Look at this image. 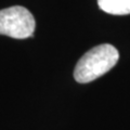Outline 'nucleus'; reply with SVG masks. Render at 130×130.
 <instances>
[{
	"label": "nucleus",
	"mask_w": 130,
	"mask_h": 130,
	"mask_svg": "<svg viewBox=\"0 0 130 130\" xmlns=\"http://www.w3.org/2000/svg\"><path fill=\"white\" fill-rule=\"evenodd\" d=\"M117 49L108 43H103L89 50L78 61L74 77L80 84H87L109 72L118 62Z\"/></svg>",
	"instance_id": "obj_1"
},
{
	"label": "nucleus",
	"mask_w": 130,
	"mask_h": 130,
	"mask_svg": "<svg viewBox=\"0 0 130 130\" xmlns=\"http://www.w3.org/2000/svg\"><path fill=\"white\" fill-rule=\"evenodd\" d=\"M35 26L34 16L24 7L15 6L0 11V35L25 39L32 36Z\"/></svg>",
	"instance_id": "obj_2"
},
{
	"label": "nucleus",
	"mask_w": 130,
	"mask_h": 130,
	"mask_svg": "<svg viewBox=\"0 0 130 130\" xmlns=\"http://www.w3.org/2000/svg\"><path fill=\"white\" fill-rule=\"evenodd\" d=\"M100 9L113 15L130 14V0H98Z\"/></svg>",
	"instance_id": "obj_3"
}]
</instances>
